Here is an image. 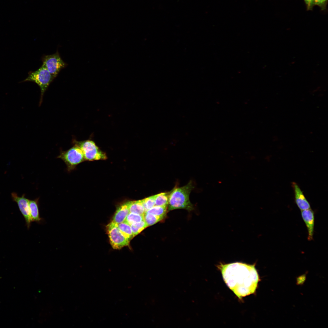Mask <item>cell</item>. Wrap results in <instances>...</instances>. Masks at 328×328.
I'll return each instance as SVG.
<instances>
[{
  "mask_svg": "<svg viewBox=\"0 0 328 328\" xmlns=\"http://www.w3.org/2000/svg\"><path fill=\"white\" fill-rule=\"evenodd\" d=\"M110 243L113 248L120 249L128 246L130 241L120 231L118 224L112 221L106 226Z\"/></svg>",
  "mask_w": 328,
  "mask_h": 328,
  "instance_id": "7",
  "label": "cell"
},
{
  "mask_svg": "<svg viewBox=\"0 0 328 328\" xmlns=\"http://www.w3.org/2000/svg\"><path fill=\"white\" fill-rule=\"evenodd\" d=\"M292 186L294 192L295 202L299 209L301 211L310 209V203L297 184L293 182Z\"/></svg>",
  "mask_w": 328,
  "mask_h": 328,
  "instance_id": "9",
  "label": "cell"
},
{
  "mask_svg": "<svg viewBox=\"0 0 328 328\" xmlns=\"http://www.w3.org/2000/svg\"><path fill=\"white\" fill-rule=\"evenodd\" d=\"M327 1L328 0H313L314 5H318L322 10L326 9Z\"/></svg>",
  "mask_w": 328,
  "mask_h": 328,
  "instance_id": "21",
  "label": "cell"
},
{
  "mask_svg": "<svg viewBox=\"0 0 328 328\" xmlns=\"http://www.w3.org/2000/svg\"><path fill=\"white\" fill-rule=\"evenodd\" d=\"M73 142L74 144L77 145L82 150L85 160L93 161L106 159L105 154L100 150L93 141L87 140Z\"/></svg>",
  "mask_w": 328,
  "mask_h": 328,
  "instance_id": "5",
  "label": "cell"
},
{
  "mask_svg": "<svg viewBox=\"0 0 328 328\" xmlns=\"http://www.w3.org/2000/svg\"><path fill=\"white\" fill-rule=\"evenodd\" d=\"M55 78L42 65L37 70L29 72L28 77L24 81L33 82L38 85L41 91V102L44 93Z\"/></svg>",
  "mask_w": 328,
  "mask_h": 328,
  "instance_id": "3",
  "label": "cell"
},
{
  "mask_svg": "<svg viewBox=\"0 0 328 328\" xmlns=\"http://www.w3.org/2000/svg\"><path fill=\"white\" fill-rule=\"evenodd\" d=\"M255 264L241 262L220 263L217 268L225 282L239 299L254 293L260 281Z\"/></svg>",
  "mask_w": 328,
  "mask_h": 328,
  "instance_id": "1",
  "label": "cell"
},
{
  "mask_svg": "<svg viewBox=\"0 0 328 328\" xmlns=\"http://www.w3.org/2000/svg\"><path fill=\"white\" fill-rule=\"evenodd\" d=\"M145 212L143 206V199L131 201L129 207L130 213L144 215Z\"/></svg>",
  "mask_w": 328,
  "mask_h": 328,
  "instance_id": "13",
  "label": "cell"
},
{
  "mask_svg": "<svg viewBox=\"0 0 328 328\" xmlns=\"http://www.w3.org/2000/svg\"><path fill=\"white\" fill-rule=\"evenodd\" d=\"M164 217L145 212L144 219L148 226L153 225L164 219Z\"/></svg>",
  "mask_w": 328,
  "mask_h": 328,
  "instance_id": "17",
  "label": "cell"
},
{
  "mask_svg": "<svg viewBox=\"0 0 328 328\" xmlns=\"http://www.w3.org/2000/svg\"><path fill=\"white\" fill-rule=\"evenodd\" d=\"M39 198L29 200V207L30 219L32 222L40 223L42 219L40 217L39 208Z\"/></svg>",
  "mask_w": 328,
  "mask_h": 328,
  "instance_id": "12",
  "label": "cell"
},
{
  "mask_svg": "<svg viewBox=\"0 0 328 328\" xmlns=\"http://www.w3.org/2000/svg\"><path fill=\"white\" fill-rule=\"evenodd\" d=\"M194 188L191 181L183 186L174 188L171 191L169 196L168 210L179 209L192 210L193 207L190 201L189 195Z\"/></svg>",
  "mask_w": 328,
  "mask_h": 328,
  "instance_id": "2",
  "label": "cell"
},
{
  "mask_svg": "<svg viewBox=\"0 0 328 328\" xmlns=\"http://www.w3.org/2000/svg\"><path fill=\"white\" fill-rule=\"evenodd\" d=\"M168 206H154L146 212L164 217L166 214Z\"/></svg>",
  "mask_w": 328,
  "mask_h": 328,
  "instance_id": "16",
  "label": "cell"
},
{
  "mask_svg": "<svg viewBox=\"0 0 328 328\" xmlns=\"http://www.w3.org/2000/svg\"><path fill=\"white\" fill-rule=\"evenodd\" d=\"M118 226L121 233L130 241L134 237L129 224L123 222L118 224Z\"/></svg>",
  "mask_w": 328,
  "mask_h": 328,
  "instance_id": "15",
  "label": "cell"
},
{
  "mask_svg": "<svg viewBox=\"0 0 328 328\" xmlns=\"http://www.w3.org/2000/svg\"><path fill=\"white\" fill-rule=\"evenodd\" d=\"M134 236L137 235L148 227L144 220L130 225Z\"/></svg>",
  "mask_w": 328,
  "mask_h": 328,
  "instance_id": "19",
  "label": "cell"
},
{
  "mask_svg": "<svg viewBox=\"0 0 328 328\" xmlns=\"http://www.w3.org/2000/svg\"><path fill=\"white\" fill-rule=\"evenodd\" d=\"M11 195L13 201L18 204L19 209L25 219L27 228H29L31 222L29 204V200L26 198L24 195L19 196L16 193H12Z\"/></svg>",
  "mask_w": 328,
  "mask_h": 328,
  "instance_id": "8",
  "label": "cell"
},
{
  "mask_svg": "<svg viewBox=\"0 0 328 328\" xmlns=\"http://www.w3.org/2000/svg\"><path fill=\"white\" fill-rule=\"evenodd\" d=\"M41 60L42 65L55 78L58 76L60 71L68 65L62 60L57 50L54 54L43 55L41 58Z\"/></svg>",
  "mask_w": 328,
  "mask_h": 328,
  "instance_id": "6",
  "label": "cell"
},
{
  "mask_svg": "<svg viewBox=\"0 0 328 328\" xmlns=\"http://www.w3.org/2000/svg\"><path fill=\"white\" fill-rule=\"evenodd\" d=\"M131 201H128L121 205L117 210L113 218L112 221L118 224L124 222L129 212Z\"/></svg>",
  "mask_w": 328,
  "mask_h": 328,
  "instance_id": "11",
  "label": "cell"
},
{
  "mask_svg": "<svg viewBox=\"0 0 328 328\" xmlns=\"http://www.w3.org/2000/svg\"><path fill=\"white\" fill-rule=\"evenodd\" d=\"M155 197L156 195H155L143 199V206L145 212L155 205Z\"/></svg>",
  "mask_w": 328,
  "mask_h": 328,
  "instance_id": "20",
  "label": "cell"
},
{
  "mask_svg": "<svg viewBox=\"0 0 328 328\" xmlns=\"http://www.w3.org/2000/svg\"><path fill=\"white\" fill-rule=\"evenodd\" d=\"M57 158L65 163L68 171L75 169L76 166L85 160L83 152L80 147L74 144L73 146L66 151H61Z\"/></svg>",
  "mask_w": 328,
  "mask_h": 328,
  "instance_id": "4",
  "label": "cell"
},
{
  "mask_svg": "<svg viewBox=\"0 0 328 328\" xmlns=\"http://www.w3.org/2000/svg\"><path fill=\"white\" fill-rule=\"evenodd\" d=\"M170 192H162L156 194L155 205L168 206Z\"/></svg>",
  "mask_w": 328,
  "mask_h": 328,
  "instance_id": "14",
  "label": "cell"
},
{
  "mask_svg": "<svg viewBox=\"0 0 328 328\" xmlns=\"http://www.w3.org/2000/svg\"><path fill=\"white\" fill-rule=\"evenodd\" d=\"M302 218L304 222L308 232V239L311 241L313 239L314 226V214L310 209L301 211Z\"/></svg>",
  "mask_w": 328,
  "mask_h": 328,
  "instance_id": "10",
  "label": "cell"
},
{
  "mask_svg": "<svg viewBox=\"0 0 328 328\" xmlns=\"http://www.w3.org/2000/svg\"><path fill=\"white\" fill-rule=\"evenodd\" d=\"M306 4V5L307 8L308 10H312L313 7L314 5L313 0H304Z\"/></svg>",
  "mask_w": 328,
  "mask_h": 328,
  "instance_id": "22",
  "label": "cell"
},
{
  "mask_svg": "<svg viewBox=\"0 0 328 328\" xmlns=\"http://www.w3.org/2000/svg\"><path fill=\"white\" fill-rule=\"evenodd\" d=\"M144 215L129 213L126 217L125 222L130 225L144 220Z\"/></svg>",
  "mask_w": 328,
  "mask_h": 328,
  "instance_id": "18",
  "label": "cell"
}]
</instances>
